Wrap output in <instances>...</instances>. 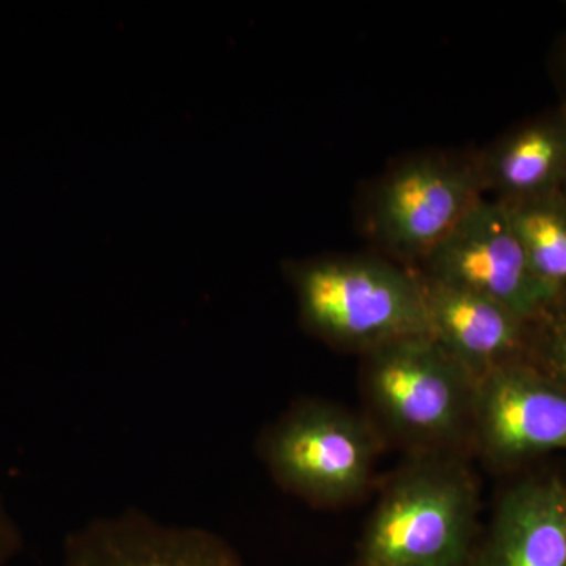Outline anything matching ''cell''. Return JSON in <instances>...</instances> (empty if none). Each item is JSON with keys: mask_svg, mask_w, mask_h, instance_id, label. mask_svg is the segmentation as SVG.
<instances>
[{"mask_svg": "<svg viewBox=\"0 0 566 566\" xmlns=\"http://www.w3.org/2000/svg\"><path fill=\"white\" fill-rule=\"evenodd\" d=\"M300 323L338 349L363 354L430 334L422 277L376 252L326 253L283 263Z\"/></svg>", "mask_w": 566, "mask_h": 566, "instance_id": "6da1fadb", "label": "cell"}, {"mask_svg": "<svg viewBox=\"0 0 566 566\" xmlns=\"http://www.w3.org/2000/svg\"><path fill=\"white\" fill-rule=\"evenodd\" d=\"M482 197L476 153H415L371 182L360 223L374 252L417 270Z\"/></svg>", "mask_w": 566, "mask_h": 566, "instance_id": "7a4b0ae2", "label": "cell"}, {"mask_svg": "<svg viewBox=\"0 0 566 566\" xmlns=\"http://www.w3.org/2000/svg\"><path fill=\"white\" fill-rule=\"evenodd\" d=\"M475 516V485L461 465H412L395 479L368 521L359 566H465Z\"/></svg>", "mask_w": 566, "mask_h": 566, "instance_id": "3957f363", "label": "cell"}, {"mask_svg": "<svg viewBox=\"0 0 566 566\" xmlns=\"http://www.w3.org/2000/svg\"><path fill=\"white\" fill-rule=\"evenodd\" d=\"M363 379L376 416L406 442L444 446L471 428L476 381L430 334L365 353Z\"/></svg>", "mask_w": 566, "mask_h": 566, "instance_id": "277c9868", "label": "cell"}, {"mask_svg": "<svg viewBox=\"0 0 566 566\" xmlns=\"http://www.w3.org/2000/svg\"><path fill=\"white\" fill-rule=\"evenodd\" d=\"M376 449L363 419L319 400L296 401L260 439L275 482L315 506L342 505L363 493L374 475Z\"/></svg>", "mask_w": 566, "mask_h": 566, "instance_id": "5b68a950", "label": "cell"}, {"mask_svg": "<svg viewBox=\"0 0 566 566\" xmlns=\"http://www.w3.org/2000/svg\"><path fill=\"white\" fill-rule=\"evenodd\" d=\"M417 273L479 294L534 323L557 297L536 279L504 205L482 197Z\"/></svg>", "mask_w": 566, "mask_h": 566, "instance_id": "8992f818", "label": "cell"}, {"mask_svg": "<svg viewBox=\"0 0 566 566\" xmlns=\"http://www.w3.org/2000/svg\"><path fill=\"white\" fill-rule=\"evenodd\" d=\"M471 431L494 464L566 450V389L526 359L502 365L476 381Z\"/></svg>", "mask_w": 566, "mask_h": 566, "instance_id": "52a82bcc", "label": "cell"}, {"mask_svg": "<svg viewBox=\"0 0 566 566\" xmlns=\"http://www.w3.org/2000/svg\"><path fill=\"white\" fill-rule=\"evenodd\" d=\"M61 566H244L210 528L163 523L125 510L96 517L66 538Z\"/></svg>", "mask_w": 566, "mask_h": 566, "instance_id": "ba28073f", "label": "cell"}, {"mask_svg": "<svg viewBox=\"0 0 566 566\" xmlns=\"http://www.w3.org/2000/svg\"><path fill=\"white\" fill-rule=\"evenodd\" d=\"M420 277L431 337L475 381L502 365L526 359L532 323L479 294Z\"/></svg>", "mask_w": 566, "mask_h": 566, "instance_id": "9c48e42d", "label": "cell"}, {"mask_svg": "<svg viewBox=\"0 0 566 566\" xmlns=\"http://www.w3.org/2000/svg\"><path fill=\"white\" fill-rule=\"evenodd\" d=\"M475 566H566L564 480L535 476L506 491Z\"/></svg>", "mask_w": 566, "mask_h": 566, "instance_id": "30bf717a", "label": "cell"}, {"mask_svg": "<svg viewBox=\"0 0 566 566\" xmlns=\"http://www.w3.org/2000/svg\"><path fill=\"white\" fill-rule=\"evenodd\" d=\"M476 155L483 193L495 202L566 191V106L521 123Z\"/></svg>", "mask_w": 566, "mask_h": 566, "instance_id": "8fae6325", "label": "cell"}, {"mask_svg": "<svg viewBox=\"0 0 566 566\" xmlns=\"http://www.w3.org/2000/svg\"><path fill=\"white\" fill-rule=\"evenodd\" d=\"M527 262L554 296L566 294V191L502 203Z\"/></svg>", "mask_w": 566, "mask_h": 566, "instance_id": "7c38bea8", "label": "cell"}, {"mask_svg": "<svg viewBox=\"0 0 566 566\" xmlns=\"http://www.w3.org/2000/svg\"><path fill=\"white\" fill-rule=\"evenodd\" d=\"M526 360L566 389V294L532 323Z\"/></svg>", "mask_w": 566, "mask_h": 566, "instance_id": "4fadbf2b", "label": "cell"}, {"mask_svg": "<svg viewBox=\"0 0 566 566\" xmlns=\"http://www.w3.org/2000/svg\"><path fill=\"white\" fill-rule=\"evenodd\" d=\"M0 566H9V557H7L6 547L0 543Z\"/></svg>", "mask_w": 566, "mask_h": 566, "instance_id": "5bb4252c", "label": "cell"}, {"mask_svg": "<svg viewBox=\"0 0 566 566\" xmlns=\"http://www.w3.org/2000/svg\"><path fill=\"white\" fill-rule=\"evenodd\" d=\"M564 70H565V82H566V51H565V63H564ZM566 106V103L564 104Z\"/></svg>", "mask_w": 566, "mask_h": 566, "instance_id": "9a60e30c", "label": "cell"}]
</instances>
